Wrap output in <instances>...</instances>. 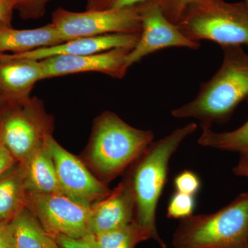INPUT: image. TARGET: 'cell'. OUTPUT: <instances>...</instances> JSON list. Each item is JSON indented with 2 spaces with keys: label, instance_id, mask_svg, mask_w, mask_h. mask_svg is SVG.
Segmentation results:
<instances>
[{
  "label": "cell",
  "instance_id": "obj_1",
  "mask_svg": "<svg viewBox=\"0 0 248 248\" xmlns=\"http://www.w3.org/2000/svg\"><path fill=\"white\" fill-rule=\"evenodd\" d=\"M221 66L202 83L195 99L171 112L175 118L200 121L202 128L226 123L243 101L248 99V54L241 46L222 47Z\"/></svg>",
  "mask_w": 248,
  "mask_h": 248
},
{
  "label": "cell",
  "instance_id": "obj_2",
  "mask_svg": "<svg viewBox=\"0 0 248 248\" xmlns=\"http://www.w3.org/2000/svg\"><path fill=\"white\" fill-rule=\"evenodd\" d=\"M197 128V124L192 122L153 141L131 165L125 179L135 199V221L162 248L166 246L156 230V211L167 183L170 160L184 140Z\"/></svg>",
  "mask_w": 248,
  "mask_h": 248
},
{
  "label": "cell",
  "instance_id": "obj_3",
  "mask_svg": "<svg viewBox=\"0 0 248 248\" xmlns=\"http://www.w3.org/2000/svg\"><path fill=\"white\" fill-rule=\"evenodd\" d=\"M154 138L151 130L134 128L105 111L94 121L86 164L104 184L111 182L131 166Z\"/></svg>",
  "mask_w": 248,
  "mask_h": 248
},
{
  "label": "cell",
  "instance_id": "obj_4",
  "mask_svg": "<svg viewBox=\"0 0 248 248\" xmlns=\"http://www.w3.org/2000/svg\"><path fill=\"white\" fill-rule=\"evenodd\" d=\"M174 248H248V192L209 215L181 220Z\"/></svg>",
  "mask_w": 248,
  "mask_h": 248
},
{
  "label": "cell",
  "instance_id": "obj_5",
  "mask_svg": "<svg viewBox=\"0 0 248 248\" xmlns=\"http://www.w3.org/2000/svg\"><path fill=\"white\" fill-rule=\"evenodd\" d=\"M176 25L193 42L212 41L221 48L248 46V13L243 1L194 0Z\"/></svg>",
  "mask_w": 248,
  "mask_h": 248
},
{
  "label": "cell",
  "instance_id": "obj_6",
  "mask_svg": "<svg viewBox=\"0 0 248 248\" xmlns=\"http://www.w3.org/2000/svg\"><path fill=\"white\" fill-rule=\"evenodd\" d=\"M54 118L37 97L6 103L0 115V138L20 162L53 137Z\"/></svg>",
  "mask_w": 248,
  "mask_h": 248
},
{
  "label": "cell",
  "instance_id": "obj_7",
  "mask_svg": "<svg viewBox=\"0 0 248 248\" xmlns=\"http://www.w3.org/2000/svg\"><path fill=\"white\" fill-rule=\"evenodd\" d=\"M52 24L66 41L115 33H141V18L137 6L73 12L59 8Z\"/></svg>",
  "mask_w": 248,
  "mask_h": 248
},
{
  "label": "cell",
  "instance_id": "obj_8",
  "mask_svg": "<svg viewBox=\"0 0 248 248\" xmlns=\"http://www.w3.org/2000/svg\"><path fill=\"white\" fill-rule=\"evenodd\" d=\"M27 193L26 208L35 215L50 237L79 239L90 234L91 206L62 193Z\"/></svg>",
  "mask_w": 248,
  "mask_h": 248
},
{
  "label": "cell",
  "instance_id": "obj_9",
  "mask_svg": "<svg viewBox=\"0 0 248 248\" xmlns=\"http://www.w3.org/2000/svg\"><path fill=\"white\" fill-rule=\"evenodd\" d=\"M48 146L63 195L89 206L110 195L112 190L90 172L86 164L60 146L53 137L49 139Z\"/></svg>",
  "mask_w": 248,
  "mask_h": 248
},
{
  "label": "cell",
  "instance_id": "obj_10",
  "mask_svg": "<svg viewBox=\"0 0 248 248\" xmlns=\"http://www.w3.org/2000/svg\"><path fill=\"white\" fill-rule=\"evenodd\" d=\"M141 18V32L137 45L126 58L128 68L151 54L170 47L192 50L200 48V42L189 40L170 22L156 5L145 1L136 6Z\"/></svg>",
  "mask_w": 248,
  "mask_h": 248
},
{
  "label": "cell",
  "instance_id": "obj_11",
  "mask_svg": "<svg viewBox=\"0 0 248 248\" xmlns=\"http://www.w3.org/2000/svg\"><path fill=\"white\" fill-rule=\"evenodd\" d=\"M131 50L117 48L89 55H58L42 60L44 79L89 72L122 79L128 72L126 58Z\"/></svg>",
  "mask_w": 248,
  "mask_h": 248
},
{
  "label": "cell",
  "instance_id": "obj_12",
  "mask_svg": "<svg viewBox=\"0 0 248 248\" xmlns=\"http://www.w3.org/2000/svg\"><path fill=\"white\" fill-rule=\"evenodd\" d=\"M135 199L130 185L122 181L110 195L93 204L90 216V234L115 231L135 221Z\"/></svg>",
  "mask_w": 248,
  "mask_h": 248
},
{
  "label": "cell",
  "instance_id": "obj_13",
  "mask_svg": "<svg viewBox=\"0 0 248 248\" xmlns=\"http://www.w3.org/2000/svg\"><path fill=\"white\" fill-rule=\"evenodd\" d=\"M43 79L41 60L0 54V97L4 102L16 103L29 99L36 83Z\"/></svg>",
  "mask_w": 248,
  "mask_h": 248
},
{
  "label": "cell",
  "instance_id": "obj_14",
  "mask_svg": "<svg viewBox=\"0 0 248 248\" xmlns=\"http://www.w3.org/2000/svg\"><path fill=\"white\" fill-rule=\"evenodd\" d=\"M141 33H115L80 37L22 54H8L11 58L42 60L58 55H89L117 48L133 49Z\"/></svg>",
  "mask_w": 248,
  "mask_h": 248
},
{
  "label": "cell",
  "instance_id": "obj_15",
  "mask_svg": "<svg viewBox=\"0 0 248 248\" xmlns=\"http://www.w3.org/2000/svg\"><path fill=\"white\" fill-rule=\"evenodd\" d=\"M66 42L52 23L33 29H16L0 22V54L29 53Z\"/></svg>",
  "mask_w": 248,
  "mask_h": 248
},
{
  "label": "cell",
  "instance_id": "obj_16",
  "mask_svg": "<svg viewBox=\"0 0 248 248\" xmlns=\"http://www.w3.org/2000/svg\"><path fill=\"white\" fill-rule=\"evenodd\" d=\"M19 163L22 168L27 192L63 194L48 141Z\"/></svg>",
  "mask_w": 248,
  "mask_h": 248
},
{
  "label": "cell",
  "instance_id": "obj_17",
  "mask_svg": "<svg viewBox=\"0 0 248 248\" xmlns=\"http://www.w3.org/2000/svg\"><path fill=\"white\" fill-rule=\"evenodd\" d=\"M27 190L17 162L0 176V223H9L26 208Z\"/></svg>",
  "mask_w": 248,
  "mask_h": 248
},
{
  "label": "cell",
  "instance_id": "obj_18",
  "mask_svg": "<svg viewBox=\"0 0 248 248\" xmlns=\"http://www.w3.org/2000/svg\"><path fill=\"white\" fill-rule=\"evenodd\" d=\"M15 248H52L56 242L27 208L9 223Z\"/></svg>",
  "mask_w": 248,
  "mask_h": 248
},
{
  "label": "cell",
  "instance_id": "obj_19",
  "mask_svg": "<svg viewBox=\"0 0 248 248\" xmlns=\"http://www.w3.org/2000/svg\"><path fill=\"white\" fill-rule=\"evenodd\" d=\"M248 104V99H247ZM198 143L221 151L248 154V119L242 125L232 131L217 133L211 128H202Z\"/></svg>",
  "mask_w": 248,
  "mask_h": 248
},
{
  "label": "cell",
  "instance_id": "obj_20",
  "mask_svg": "<svg viewBox=\"0 0 248 248\" xmlns=\"http://www.w3.org/2000/svg\"><path fill=\"white\" fill-rule=\"evenodd\" d=\"M98 248H135L137 245L151 239L149 233L133 221L115 231L93 235Z\"/></svg>",
  "mask_w": 248,
  "mask_h": 248
},
{
  "label": "cell",
  "instance_id": "obj_21",
  "mask_svg": "<svg viewBox=\"0 0 248 248\" xmlns=\"http://www.w3.org/2000/svg\"><path fill=\"white\" fill-rule=\"evenodd\" d=\"M195 207V196L175 191L168 205L167 217L174 219H184L193 215Z\"/></svg>",
  "mask_w": 248,
  "mask_h": 248
},
{
  "label": "cell",
  "instance_id": "obj_22",
  "mask_svg": "<svg viewBox=\"0 0 248 248\" xmlns=\"http://www.w3.org/2000/svg\"><path fill=\"white\" fill-rule=\"evenodd\" d=\"M194 0H148V2L156 5L165 17L177 24L186 8Z\"/></svg>",
  "mask_w": 248,
  "mask_h": 248
},
{
  "label": "cell",
  "instance_id": "obj_23",
  "mask_svg": "<svg viewBox=\"0 0 248 248\" xmlns=\"http://www.w3.org/2000/svg\"><path fill=\"white\" fill-rule=\"evenodd\" d=\"M174 186L177 192L195 196L200 192L202 182L195 172L187 170L176 176L174 179Z\"/></svg>",
  "mask_w": 248,
  "mask_h": 248
},
{
  "label": "cell",
  "instance_id": "obj_24",
  "mask_svg": "<svg viewBox=\"0 0 248 248\" xmlns=\"http://www.w3.org/2000/svg\"><path fill=\"white\" fill-rule=\"evenodd\" d=\"M50 0H18L16 10L24 19H37L45 16L46 6Z\"/></svg>",
  "mask_w": 248,
  "mask_h": 248
},
{
  "label": "cell",
  "instance_id": "obj_25",
  "mask_svg": "<svg viewBox=\"0 0 248 248\" xmlns=\"http://www.w3.org/2000/svg\"><path fill=\"white\" fill-rule=\"evenodd\" d=\"M148 0H87L86 10H108L133 7Z\"/></svg>",
  "mask_w": 248,
  "mask_h": 248
},
{
  "label": "cell",
  "instance_id": "obj_26",
  "mask_svg": "<svg viewBox=\"0 0 248 248\" xmlns=\"http://www.w3.org/2000/svg\"><path fill=\"white\" fill-rule=\"evenodd\" d=\"M55 241L61 248H98L93 235L91 234L79 239L59 236Z\"/></svg>",
  "mask_w": 248,
  "mask_h": 248
},
{
  "label": "cell",
  "instance_id": "obj_27",
  "mask_svg": "<svg viewBox=\"0 0 248 248\" xmlns=\"http://www.w3.org/2000/svg\"><path fill=\"white\" fill-rule=\"evenodd\" d=\"M17 3L18 0H0V22L11 25L13 13Z\"/></svg>",
  "mask_w": 248,
  "mask_h": 248
},
{
  "label": "cell",
  "instance_id": "obj_28",
  "mask_svg": "<svg viewBox=\"0 0 248 248\" xmlns=\"http://www.w3.org/2000/svg\"><path fill=\"white\" fill-rule=\"evenodd\" d=\"M17 163L0 138V176Z\"/></svg>",
  "mask_w": 248,
  "mask_h": 248
},
{
  "label": "cell",
  "instance_id": "obj_29",
  "mask_svg": "<svg viewBox=\"0 0 248 248\" xmlns=\"http://www.w3.org/2000/svg\"><path fill=\"white\" fill-rule=\"evenodd\" d=\"M0 248H15L9 223H0Z\"/></svg>",
  "mask_w": 248,
  "mask_h": 248
},
{
  "label": "cell",
  "instance_id": "obj_30",
  "mask_svg": "<svg viewBox=\"0 0 248 248\" xmlns=\"http://www.w3.org/2000/svg\"><path fill=\"white\" fill-rule=\"evenodd\" d=\"M232 172L237 177L248 179V154L240 155L239 162L233 169Z\"/></svg>",
  "mask_w": 248,
  "mask_h": 248
},
{
  "label": "cell",
  "instance_id": "obj_31",
  "mask_svg": "<svg viewBox=\"0 0 248 248\" xmlns=\"http://www.w3.org/2000/svg\"><path fill=\"white\" fill-rule=\"evenodd\" d=\"M6 102H4L1 97H0V115H1V112L4 110V107H6Z\"/></svg>",
  "mask_w": 248,
  "mask_h": 248
},
{
  "label": "cell",
  "instance_id": "obj_32",
  "mask_svg": "<svg viewBox=\"0 0 248 248\" xmlns=\"http://www.w3.org/2000/svg\"><path fill=\"white\" fill-rule=\"evenodd\" d=\"M243 3H244L246 11H247V12L248 13V0H244V1H243Z\"/></svg>",
  "mask_w": 248,
  "mask_h": 248
},
{
  "label": "cell",
  "instance_id": "obj_33",
  "mask_svg": "<svg viewBox=\"0 0 248 248\" xmlns=\"http://www.w3.org/2000/svg\"><path fill=\"white\" fill-rule=\"evenodd\" d=\"M61 248L60 246L58 244V243L55 242V244L53 245V248Z\"/></svg>",
  "mask_w": 248,
  "mask_h": 248
}]
</instances>
